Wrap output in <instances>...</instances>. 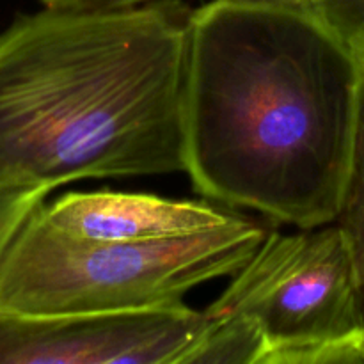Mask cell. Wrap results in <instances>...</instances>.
Here are the masks:
<instances>
[{"instance_id": "obj_4", "label": "cell", "mask_w": 364, "mask_h": 364, "mask_svg": "<svg viewBox=\"0 0 364 364\" xmlns=\"http://www.w3.org/2000/svg\"><path fill=\"white\" fill-rule=\"evenodd\" d=\"M205 313L252 318L267 350L361 333L363 277L350 231L340 220L294 233L269 230Z\"/></svg>"}, {"instance_id": "obj_2", "label": "cell", "mask_w": 364, "mask_h": 364, "mask_svg": "<svg viewBox=\"0 0 364 364\" xmlns=\"http://www.w3.org/2000/svg\"><path fill=\"white\" fill-rule=\"evenodd\" d=\"M192 13L162 0L18 14L0 32V187L187 169Z\"/></svg>"}, {"instance_id": "obj_15", "label": "cell", "mask_w": 364, "mask_h": 364, "mask_svg": "<svg viewBox=\"0 0 364 364\" xmlns=\"http://www.w3.org/2000/svg\"><path fill=\"white\" fill-rule=\"evenodd\" d=\"M363 315H364V281H363Z\"/></svg>"}, {"instance_id": "obj_11", "label": "cell", "mask_w": 364, "mask_h": 364, "mask_svg": "<svg viewBox=\"0 0 364 364\" xmlns=\"http://www.w3.org/2000/svg\"><path fill=\"white\" fill-rule=\"evenodd\" d=\"M50 192L48 187H0V259L18 230Z\"/></svg>"}, {"instance_id": "obj_8", "label": "cell", "mask_w": 364, "mask_h": 364, "mask_svg": "<svg viewBox=\"0 0 364 364\" xmlns=\"http://www.w3.org/2000/svg\"><path fill=\"white\" fill-rule=\"evenodd\" d=\"M262 364H364V331L331 340L272 347L265 352Z\"/></svg>"}, {"instance_id": "obj_12", "label": "cell", "mask_w": 364, "mask_h": 364, "mask_svg": "<svg viewBox=\"0 0 364 364\" xmlns=\"http://www.w3.org/2000/svg\"><path fill=\"white\" fill-rule=\"evenodd\" d=\"M43 7L73 11H116L128 7L146 6V4L162 2V0H39Z\"/></svg>"}, {"instance_id": "obj_13", "label": "cell", "mask_w": 364, "mask_h": 364, "mask_svg": "<svg viewBox=\"0 0 364 364\" xmlns=\"http://www.w3.org/2000/svg\"><path fill=\"white\" fill-rule=\"evenodd\" d=\"M347 228V226H345ZM352 235V240H354V247H355V256H358V263H359V270H361V277L364 281V217L359 223H355L354 226L347 228Z\"/></svg>"}, {"instance_id": "obj_9", "label": "cell", "mask_w": 364, "mask_h": 364, "mask_svg": "<svg viewBox=\"0 0 364 364\" xmlns=\"http://www.w3.org/2000/svg\"><path fill=\"white\" fill-rule=\"evenodd\" d=\"M308 7L364 64V0H311Z\"/></svg>"}, {"instance_id": "obj_14", "label": "cell", "mask_w": 364, "mask_h": 364, "mask_svg": "<svg viewBox=\"0 0 364 364\" xmlns=\"http://www.w3.org/2000/svg\"><path fill=\"white\" fill-rule=\"evenodd\" d=\"M235 4H249V6H284V7H308L311 0H228Z\"/></svg>"}, {"instance_id": "obj_10", "label": "cell", "mask_w": 364, "mask_h": 364, "mask_svg": "<svg viewBox=\"0 0 364 364\" xmlns=\"http://www.w3.org/2000/svg\"><path fill=\"white\" fill-rule=\"evenodd\" d=\"M361 66V84H359L354 139H352L350 174H348L343 213L340 217V223L347 228L354 226L364 217V64Z\"/></svg>"}, {"instance_id": "obj_1", "label": "cell", "mask_w": 364, "mask_h": 364, "mask_svg": "<svg viewBox=\"0 0 364 364\" xmlns=\"http://www.w3.org/2000/svg\"><path fill=\"white\" fill-rule=\"evenodd\" d=\"M361 71L309 7L194 9L185 173L196 191L297 228L340 220Z\"/></svg>"}, {"instance_id": "obj_7", "label": "cell", "mask_w": 364, "mask_h": 364, "mask_svg": "<svg viewBox=\"0 0 364 364\" xmlns=\"http://www.w3.org/2000/svg\"><path fill=\"white\" fill-rule=\"evenodd\" d=\"M180 364H259L267 350L262 327L249 316H208Z\"/></svg>"}, {"instance_id": "obj_3", "label": "cell", "mask_w": 364, "mask_h": 364, "mask_svg": "<svg viewBox=\"0 0 364 364\" xmlns=\"http://www.w3.org/2000/svg\"><path fill=\"white\" fill-rule=\"evenodd\" d=\"M43 205V203H41ZM28 215L0 259V311L21 315L173 309L191 290L235 276L269 228L240 215L215 230L144 242H100Z\"/></svg>"}, {"instance_id": "obj_6", "label": "cell", "mask_w": 364, "mask_h": 364, "mask_svg": "<svg viewBox=\"0 0 364 364\" xmlns=\"http://www.w3.org/2000/svg\"><path fill=\"white\" fill-rule=\"evenodd\" d=\"M41 213L71 237L100 242L187 237L215 230L242 215L206 201H176L116 191L68 192L52 203H43Z\"/></svg>"}, {"instance_id": "obj_5", "label": "cell", "mask_w": 364, "mask_h": 364, "mask_svg": "<svg viewBox=\"0 0 364 364\" xmlns=\"http://www.w3.org/2000/svg\"><path fill=\"white\" fill-rule=\"evenodd\" d=\"M206 313L173 309L21 315L0 311V364H180Z\"/></svg>"}]
</instances>
